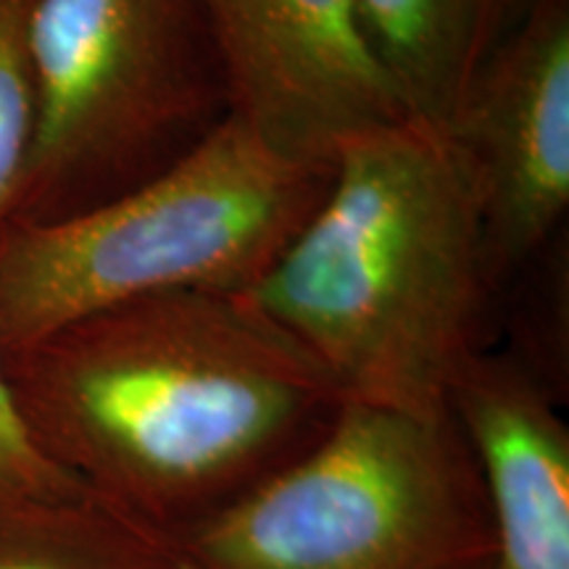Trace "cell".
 Listing matches in <instances>:
<instances>
[{
	"label": "cell",
	"mask_w": 569,
	"mask_h": 569,
	"mask_svg": "<svg viewBox=\"0 0 569 569\" xmlns=\"http://www.w3.org/2000/svg\"><path fill=\"white\" fill-rule=\"evenodd\" d=\"M32 11L34 0H0V227L17 206L38 124Z\"/></svg>",
	"instance_id": "8fae6325"
},
{
	"label": "cell",
	"mask_w": 569,
	"mask_h": 569,
	"mask_svg": "<svg viewBox=\"0 0 569 569\" xmlns=\"http://www.w3.org/2000/svg\"><path fill=\"white\" fill-rule=\"evenodd\" d=\"M90 496L38 443L0 359V509L53 507Z\"/></svg>",
	"instance_id": "7c38bea8"
},
{
	"label": "cell",
	"mask_w": 569,
	"mask_h": 569,
	"mask_svg": "<svg viewBox=\"0 0 569 569\" xmlns=\"http://www.w3.org/2000/svg\"><path fill=\"white\" fill-rule=\"evenodd\" d=\"M232 113L277 151L336 161L353 134L407 119L351 0H198Z\"/></svg>",
	"instance_id": "52a82bcc"
},
{
	"label": "cell",
	"mask_w": 569,
	"mask_h": 569,
	"mask_svg": "<svg viewBox=\"0 0 569 569\" xmlns=\"http://www.w3.org/2000/svg\"><path fill=\"white\" fill-rule=\"evenodd\" d=\"M3 367L48 457L177 540L301 457L346 401L243 290L140 298Z\"/></svg>",
	"instance_id": "6da1fadb"
},
{
	"label": "cell",
	"mask_w": 569,
	"mask_h": 569,
	"mask_svg": "<svg viewBox=\"0 0 569 569\" xmlns=\"http://www.w3.org/2000/svg\"><path fill=\"white\" fill-rule=\"evenodd\" d=\"M336 161L277 151L238 117L153 180L42 222L0 227V359L172 290L240 293L325 201Z\"/></svg>",
	"instance_id": "3957f363"
},
{
	"label": "cell",
	"mask_w": 569,
	"mask_h": 569,
	"mask_svg": "<svg viewBox=\"0 0 569 569\" xmlns=\"http://www.w3.org/2000/svg\"><path fill=\"white\" fill-rule=\"evenodd\" d=\"M553 396L507 348L469 356L446 409L478 467L496 569H569V427Z\"/></svg>",
	"instance_id": "ba28073f"
},
{
	"label": "cell",
	"mask_w": 569,
	"mask_h": 569,
	"mask_svg": "<svg viewBox=\"0 0 569 569\" xmlns=\"http://www.w3.org/2000/svg\"><path fill=\"white\" fill-rule=\"evenodd\" d=\"M486 569H496V565H490V567H486Z\"/></svg>",
	"instance_id": "4fadbf2b"
},
{
	"label": "cell",
	"mask_w": 569,
	"mask_h": 569,
	"mask_svg": "<svg viewBox=\"0 0 569 569\" xmlns=\"http://www.w3.org/2000/svg\"><path fill=\"white\" fill-rule=\"evenodd\" d=\"M30 48L38 124L19 222L127 193L232 117L198 0H34Z\"/></svg>",
	"instance_id": "5b68a950"
},
{
	"label": "cell",
	"mask_w": 569,
	"mask_h": 569,
	"mask_svg": "<svg viewBox=\"0 0 569 569\" xmlns=\"http://www.w3.org/2000/svg\"><path fill=\"white\" fill-rule=\"evenodd\" d=\"M409 117L443 127L532 0H351Z\"/></svg>",
	"instance_id": "9c48e42d"
},
{
	"label": "cell",
	"mask_w": 569,
	"mask_h": 569,
	"mask_svg": "<svg viewBox=\"0 0 569 569\" xmlns=\"http://www.w3.org/2000/svg\"><path fill=\"white\" fill-rule=\"evenodd\" d=\"M0 569H198L182 543L96 496L0 509Z\"/></svg>",
	"instance_id": "30bf717a"
},
{
	"label": "cell",
	"mask_w": 569,
	"mask_h": 569,
	"mask_svg": "<svg viewBox=\"0 0 569 569\" xmlns=\"http://www.w3.org/2000/svg\"><path fill=\"white\" fill-rule=\"evenodd\" d=\"M198 569H486L493 525L451 415L343 401L315 446L182 540Z\"/></svg>",
	"instance_id": "277c9868"
},
{
	"label": "cell",
	"mask_w": 569,
	"mask_h": 569,
	"mask_svg": "<svg viewBox=\"0 0 569 569\" xmlns=\"http://www.w3.org/2000/svg\"><path fill=\"white\" fill-rule=\"evenodd\" d=\"M243 293L346 401L446 415L453 375L493 346L501 290L478 188L443 127L407 117L346 140L325 201Z\"/></svg>",
	"instance_id": "7a4b0ae2"
},
{
	"label": "cell",
	"mask_w": 569,
	"mask_h": 569,
	"mask_svg": "<svg viewBox=\"0 0 569 569\" xmlns=\"http://www.w3.org/2000/svg\"><path fill=\"white\" fill-rule=\"evenodd\" d=\"M443 130L472 172L503 293L569 209V0H532Z\"/></svg>",
	"instance_id": "8992f818"
}]
</instances>
